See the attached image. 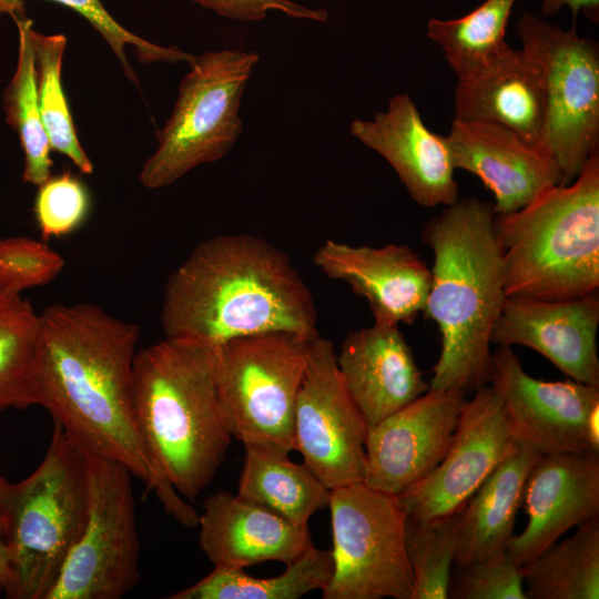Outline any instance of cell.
<instances>
[{
	"label": "cell",
	"instance_id": "cell-1",
	"mask_svg": "<svg viewBox=\"0 0 599 599\" xmlns=\"http://www.w3.org/2000/svg\"><path fill=\"white\" fill-rule=\"evenodd\" d=\"M139 325L90 303L54 304L40 314L33 406L87 454L125 466L179 524L195 527L196 510L152 464L132 406Z\"/></svg>",
	"mask_w": 599,
	"mask_h": 599
},
{
	"label": "cell",
	"instance_id": "cell-2",
	"mask_svg": "<svg viewBox=\"0 0 599 599\" xmlns=\"http://www.w3.org/2000/svg\"><path fill=\"white\" fill-rule=\"evenodd\" d=\"M161 325L165 337L214 347L262 333L318 335L313 294L288 255L248 234L192 250L166 281Z\"/></svg>",
	"mask_w": 599,
	"mask_h": 599
},
{
	"label": "cell",
	"instance_id": "cell-3",
	"mask_svg": "<svg viewBox=\"0 0 599 599\" xmlns=\"http://www.w3.org/2000/svg\"><path fill=\"white\" fill-rule=\"evenodd\" d=\"M493 204L467 197L444 206L422 238L433 253L426 318L436 323L440 354L432 389L465 395L489 384L490 337L506 298Z\"/></svg>",
	"mask_w": 599,
	"mask_h": 599
},
{
	"label": "cell",
	"instance_id": "cell-4",
	"mask_svg": "<svg viewBox=\"0 0 599 599\" xmlns=\"http://www.w3.org/2000/svg\"><path fill=\"white\" fill-rule=\"evenodd\" d=\"M132 406L156 470L181 496L195 499L213 480L233 438L217 390L215 347L164 337L136 352Z\"/></svg>",
	"mask_w": 599,
	"mask_h": 599
},
{
	"label": "cell",
	"instance_id": "cell-5",
	"mask_svg": "<svg viewBox=\"0 0 599 599\" xmlns=\"http://www.w3.org/2000/svg\"><path fill=\"white\" fill-rule=\"evenodd\" d=\"M506 297L572 300L599 288V153L579 175L495 215Z\"/></svg>",
	"mask_w": 599,
	"mask_h": 599
},
{
	"label": "cell",
	"instance_id": "cell-6",
	"mask_svg": "<svg viewBox=\"0 0 599 599\" xmlns=\"http://www.w3.org/2000/svg\"><path fill=\"white\" fill-rule=\"evenodd\" d=\"M87 453L53 422L45 455L20 481L0 475V535L8 548L10 599H47L88 517Z\"/></svg>",
	"mask_w": 599,
	"mask_h": 599
},
{
	"label": "cell",
	"instance_id": "cell-7",
	"mask_svg": "<svg viewBox=\"0 0 599 599\" xmlns=\"http://www.w3.org/2000/svg\"><path fill=\"white\" fill-rule=\"evenodd\" d=\"M258 60L257 53L240 49L192 58L172 113L156 133L158 148L141 169L143 186L165 187L231 151L243 130L241 101Z\"/></svg>",
	"mask_w": 599,
	"mask_h": 599
},
{
	"label": "cell",
	"instance_id": "cell-8",
	"mask_svg": "<svg viewBox=\"0 0 599 599\" xmlns=\"http://www.w3.org/2000/svg\"><path fill=\"white\" fill-rule=\"evenodd\" d=\"M309 339L277 332L215 346L224 418L232 437L244 446L295 450L294 409Z\"/></svg>",
	"mask_w": 599,
	"mask_h": 599
},
{
	"label": "cell",
	"instance_id": "cell-9",
	"mask_svg": "<svg viewBox=\"0 0 599 599\" xmlns=\"http://www.w3.org/2000/svg\"><path fill=\"white\" fill-rule=\"evenodd\" d=\"M516 32L544 79L547 112L540 148L557 164L564 184L570 183L599 153L598 43L527 11Z\"/></svg>",
	"mask_w": 599,
	"mask_h": 599
},
{
	"label": "cell",
	"instance_id": "cell-10",
	"mask_svg": "<svg viewBox=\"0 0 599 599\" xmlns=\"http://www.w3.org/2000/svg\"><path fill=\"white\" fill-rule=\"evenodd\" d=\"M334 571L323 599H413L405 534L395 496L363 483L329 491Z\"/></svg>",
	"mask_w": 599,
	"mask_h": 599
},
{
	"label": "cell",
	"instance_id": "cell-11",
	"mask_svg": "<svg viewBox=\"0 0 599 599\" xmlns=\"http://www.w3.org/2000/svg\"><path fill=\"white\" fill-rule=\"evenodd\" d=\"M89 507L84 529L47 599H121L140 580V541L132 474L87 454Z\"/></svg>",
	"mask_w": 599,
	"mask_h": 599
},
{
	"label": "cell",
	"instance_id": "cell-12",
	"mask_svg": "<svg viewBox=\"0 0 599 599\" xmlns=\"http://www.w3.org/2000/svg\"><path fill=\"white\" fill-rule=\"evenodd\" d=\"M367 425L338 370L332 342L311 338L294 409L295 450L329 489L362 483Z\"/></svg>",
	"mask_w": 599,
	"mask_h": 599
},
{
	"label": "cell",
	"instance_id": "cell-13",
	"mask_svg": "<svg viewBox=\"0 0 599 599\" xmlns=\"http://www.w3.org/2000/svg\"><path fill=\"white\" fill-rule=\"evenodd\" d=\"M494 388L515 438L541 455L599 453V388L528 375L510 346L491 353Z\"/></svg>",
	"mask_w": 599,
	"mask_h": 599
},
{
	"label": "cell",
	"instance_id": "cell-14",
	"mask_svg": "<svg viewBox=\"0 0 599 599\" xmlns=\"http://www.w3.org/2000/svg\"><path fill=\"white\" fill-rule=\"evenodd\" d=\"M473 394L461 408L443 460L427 477L395 496L413 520L460 511L517 441L494 388L487 384Z\"/></svg>",
	"mask_w": 599,
	"mask_h": 599
},
{
	"label": "cell",
	"instance_id": "cell-15",
	"mask_svg": "<svg viewBox=\"0 0 599 599\" xmlns=\"http://www.w3.org/2000/svg\"><path fill=\"white\" fill-rule=\"evenodd\" d=\"M465 402L460 392L429 388L368 427L362 483L398 496L427 477L448 451Z\"/></svg>",
	"mask_w": 599,
	"mask_h": 599
},
{
	"label": "cell",
	"instance_id": "cell-16",
	"mask_svg": "<svg viewBox=\"0 0 599 599\" xmlns=\"http://www.w3.org/2000/svg\"><path fill=\"white\" fill-rule=\"evenodd\" d=\"M598 292L572 300L506 297L490 341L544 355L567 377L599 388Z\"/></svg>",
	"mask_w": 599,
	"mask_h": 599
},
{
	"label": "cell",
	"instance_id": "cell-17",
	"mask_svg": "<svg viewBox=\"0 0 599 599\" xmlns=\"http://www.w3.org/2000/svg\"><path fill=\"white\" fill-rule=\"evenodd\" d=\"M349 131L388 162L418 205L448 206L459 200L446 136L427 128L407 93L393 95L373 119L353 120Z\"/></svg>",
	"mask_w": 599,
	"mask_h": 599
},
{
	"label": "cell",
	"instance_id": "cell-18",
	"mask_svg": "<svg viewBox=\"0 0 599 599\" xmlns=\"http://www.w3.org/2000/svg\"><path fill=\"white\" fill-rule=\"evenodd\" d=\"M446 136L455 169L476 175L493 193L497 215L529 204L562 175L540 148L494 123L454 119Z\"/></svg>",
	"mask_w": 599,
	"mask_h": 599
},
{
	"label": "cell",
	"instance_id": "cell-19",
	"mask_svg": "<svg viewBox=\"0 0 599 599\" xmlns=\"http://www.w3.org/2000/svg\"><path fill=\"white\" fill-rule=\"evenodd\" d=\"M313 262L325 276L364 297L376 323L412 324L425 308L430 267L407 245L354 246L327 240Z\"/></svg>",
	"mask_w": 599,
	"mask_h": 599
},
{
	"label": "cell",
	"instance_id": "cell-20",
	"mask_svg": "<svg viewBox=\"0 0 599 599\" xmlns=\"http://www.w3.org/2000/svg\"><path fill=\"white\" fill-rule=\"evenodd\" d=\"M524 499L527 527L507 546L518 566L599 516V453L541 455L529 473Z\"/></svg>",
	"mask_w": 599,
	"mask_h": 599
},
{
	"label": "cell",
	"instance_id": "cell-21",
	"mask_svg": "<svg viewBox=\"0 0 599 599\" xmlns=\"http://www.w3.org/2000/svg\"><path fill=\"white\" fill-rule=\"evenodd\" d=\"M345 387L372 427L429 389L399 325L376 323L349 332L336 354Z\"/></svg>",
	"mask_w": 599,
	"mask_h": 599
},
{
	"label": "cell",
	"instance_id": "cell-22",
	"mask_svg": "<svg viewBox=\"0 0 599 599\" xmlns=\"http://www.w3.org/2000/svg\"><path fill=\"white\" fill-rule=\"evenodd\" d=\"M199 545L216 567L238 568L265 561L284 564L313 547L308 528L226 491L205 498L199 515Z\"/></svg>",
	"mask_w": 599,
	"mask_h": 599
},
{
	"label": "cell",
	"instance_id": "cell-23",
	"mask_svg": "<svg viewBox=\"0 0 599 599\" xmlns=\"http://www.w3.org/2000/svg\"><path fill=\"white\" fill-rule=\"evenodd\" d=\"M454 110V119L498 124L540 148L547 106L537 61L510 47L474 78L458 81Z\"/></svg>",
	"mask_w": 599,
	"mask_h": 599
},
{
	"label": "cell",
	"instance_id": "cell-24",
	"mask_svg": "<svg viewBox=\"0 0 599 599\" xmlns=\"http://www.w3.org/2000/svg\"><path fill=\"white\" fill-rule=\"evenodd\" d=\"M541 454L516 441L460 511L455 565L507 549L530 470Z\"/></svg>",
	"mask_w": 599,
	"mask_h": 599
},
{
	"label": "cell",
	"instance_id": "cell-25",
	"mask_svg": "<svg viewBox=\"0 0 599 599\" xmlns=\"http://www.w3.org/2000/svg\"><path fill=\"white\" fill-rule=\"evenodd\" d=\"M237 495L308 528L311 517L327 507L329 489L303 463L288 453L246 445Z\"/></svg>",
	"mask_w": 599,
	"mask_h": 599
},
{
	"label": "cell",
	"instance_id": "cell-26",
	"mask_svg": "<svg viewBox=\"0 0 599 599\" xmlns=\"http://www.w3.org/2000/svg\"><path fill=\"white\" fill-rule=\"evenodd\" d=\"M527 599L599 598V516L519 566Z\"/></svg>",
	"mask_w": 599,
	"mask_h": 599
},
{
	"label": "cell",
	"instance_id": "cell-27",
	"mask_svg": "<svg viewBox=\"0 0 599 599\" xmlns=\"http://www.w3.org/2000/svg\"><path fill=\"white\" fill-rule=\"evenodd\" d=\"M334 571L332 550L311 547L272 578L252 577L238 568L216 567L194 585L170 599H298L322 590Z\"/></svg>",
	"mask_w": 599,
	"mask_h": 599
},
{
	"label": "cell",
	"instance_id": "cell-28",
	"mask_svg": "<svg viewBox=\"0 0 599 599\" xmlns=\"http://www.w3.org/2000/svg\"><path fill=\"white\" fill-rule=\"evenodd\" d=\"M515 2L485 0L460 18L428 20L427 35L441 49L458 81L474 78L510 48L505 34Z\"/></svg>",
	"mask_w": 599,
	"mask_h": 599
},
{
	"label": "cell",
	"instance_id": "cell-29",
	"mask_svg": "<svg viewBox=\"0 0 599 599\" xmlns=\"http://www.w3.org/2000/svg\"><path fill=\"white\" fill-rule=\"evenodd\" d=\"M11 18L18 28L19 49L17 69L3 97L6 120L18 133L23 150L22 180L39 186L51 176L53 161L40 115L31 38L33 27L23 13Z\"/></svg>",
	"mask_w": 599,
	"mask_h": 599
},
{
	"label": "cell",
	"instance_id": "cell-30",
	"mask_svg": "<svg viewBox=\"0 0 599 599\" xmlns=\"http://www.w3.org/2000/svg\"><path fill=\"white\" fill-rule=\"evenodd\" d=\"M40 314L21 294L0 288V410L33 406Z\"/></svg>",
	"mask_w": 599,
	"mask_h": 599
},
{
	"label": "cell",
	"instance_id": "cell-31",
	"mask_svg": "<svg viewBox=\"0 0 599 599\" xmlns=\"http://www.w3.org/2000/svg\"><path fill=\"white\" fill-rule=\"evenodd\" d=\"M31 38L40 115L50 148L68 156L81 173L92 174L94 166L78 139L61 83L67 38L42 34L33 28Z\"/></svg>",
	"mask_w": 599,
	"mask_h": 599
},
{
	"label": "cell",
	"instance_id": "cell-32",
	"mask_svg": "<svg viewBox=\"0 0 599 599\" xmlns=\"http://www.w3.org/2000/svg\"><path fill=\"white\" fill-rule=\"evenodd\" d=\"M460 511L426 521L407 517L405 544L413 573V599H447Z\"/></svg>",
	"mask_w": 599,
	"mask_h": 599
},
{
	"label": "cell",
	"instance_id": "cell-33",
	"mask_svg": "<svg viewBox=\"0 0 599 599\" xmlns=\"http://www.w3.org/2000/svg\"><path fill=\"white\" fill-rule=\"evenodd\" d=\"M68 7L82 16L106 41L119 59L125 75L135 84L139 80L125 54V47L133 45L138 58L144 63L190 62L192 54L177 48L162 47L144 40L123 28L104 8L100 0H49ZM24 0H0V14L10 17L23 13Z\"/></svg>",
	"mask_w": 599,
	"mask_h": 599
},
{
	"label": "cell",
	"instance_id": "cell-34",
	"mask_svg": "<svg viewBox=\"0 0 599 599\" xmlns=\"http://www.w3.org/2000/svg\"><path fill=\"white\" fill-rule=\"evenodd\" d=\"M447 598L527 599L519 566L507 549L478 561L455 565Z\"/></svg>",
	"mask_w": 599,
	"mask_h": 599
},
{
	"label": "cell",
	"instance_id": "cell-35",
	"mask_svg": "<svg viewBox=\"0 0 599 599\" xmlns=\"http://www.w3.org/2000/svg\"><path fill=\"white\" fill-rule=\"evenodd\" d=\"M90 196L83 182L67 171L39 185L34 216L41 238H60L77 231L87 220Z\"/></svg>",
	"mask_w": 599,
	"mask_h": 599
},
{
	"label": "cell",
	"instance_id": "cell-36",
	"mask_svg": "<svg viewBox=\"0 0 599 599\" xmlns=\"http://www.w3.org/2000/svg\"><path fill=\"white\" fill-rule=\"evenodd\" d=\"M64 258L45 241L28 236L0 238V288L19 293L55 280Z\"/></svg>",
	"mask_w": 599,
	"mask_h": 599
},
{
	"label": "cell",
	"instance_id": "cell-37",
	"mask_svg": "<svg viewBox=\"0 0 599 599\" xmlns=\"http://www.w3.org/2000/svg\"><path fill=\"white\" fill-rule=\"evenodd\" d=\"M214 13L235 21L255 22L266 18L271 11L293 19L326 22L325 9L308 8L292 0H192Z\"/></svg>",
	"mask_w": 599,
	"mask_h": 599
},
{
	"label": "cell",
	"instance_id": "cell-38",
	"mask_svg": "<svg viewBox=\"0 0 599 599\" xmlns=\"http://www.w3.org/2000/svg\"><path fill=\"white\" fill-rule=\"evenodd\" d=\"M564 7H568L575 16L581 11L592 22L599 20V0H541L545 16H554Z\"/></svg>",
	"mask_w": 599,
	"mask_h": 599
},
{
	"label": "cell",
	"instance_id": "cell-39",
	"mask_svg": "<svg viewBox=\"0 0 599 599\" xmlns=\"http://www.w3.org/2000/svg\"><path fill=\"white\" fill-rule=\"evenodd\" d=\"M13 585V571L8 548L0 535V591L6 596L10 593Z\"/></svg>",
	"mask_w": 599,
	"mask_h": 599
}]
</instances>
